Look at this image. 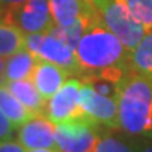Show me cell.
I'll list each match as a JSON object with an SVG mask.
<instances>
[{
	"label": "cell",
	"mask_w": 152,
	"mask_h": 152,
	"mask_svg": "<svg viewBox=\"0 0 152 152\" xmlns=\"http://www.w3.org/2000/svg\"><path fill=\"white\" fill-rule=\"evenodd\" d=\"M27 0H0V13L4 10V9H9V7H14V6H20L23 3H26Z\"/></svg>",
	"instance_id": "22"
},
{
	"label": "cell",
	"mask_w": 152,
	"mask_h": 152,
	"mask_svg": "<svg viewBox=\"0 0 152 152\" xmlns=\"http://www.w3.org/2000/svg\"><path fill=\"white\" fill-rule=\"evenodd\" d=\"M118 130L131 137L152 132V79L128 72L117 89Z\"/></svg>",
	"instance_id": "2"
},
{
	"label": "cell",
	"mask_w": 152,
	"mask_h": 152,
	"mask_svg": "<svg viewBox=\"0 0 152 152\" xmlns=\"http://www.w3.org/2000/svg\"><path fill=\"white\" fill-rule=\"evenodd\" d=\"M18 142L26 151L31 149H56L55 124L44 113H35L18 130Z\"/></svg>",
	"instance_id": "8"
},
{
	"label": "cell",
	"mask_w": 152,
	"mask_h": 152,
	"mask_svg": "<svg viewBox=\"0 0 152 152\" xmlns=\"http://www.w3.org/2000/svg\"><path fill=\"white\" fill-rule=\"evenodd\" d=\"M79 76L83 80L106 79L120 83L128 73L130 49L110 31L102 20L93 23L80 37L75 48Z\"/></svg>",
	"instance_id": "1"
},
{
	"label": "cell",
	"mask_w": 152,
	"mask_h": 152,
	"mask_svg": "<svg viewBox=\"0 0 152 152\" xmlns=\"http://www.w3.org/2000/svg\"><path fill=\"white\" fill-rule=\"evenodd\" d=\"M137 152H152V140H134L132 141Z\"/></svg>",
	"instance_id": "21"
},
{
	"label": "cell",
	"mask_w": 152,
	"mask_h": 152,
	"mask_svg": "<svg viewBox=\"0 0 152 152\" xmlns=\"http://www.w3.org/2000/svg\"><path fill=\"white\" fill-rule=\"evenodd\" d=\"M100 18L110 31H113L127 49H134L147 30L131 14L124 4L117 0H93Z\"/></svg>",
	"instance_id": "3"
},
{
	"label": "cell",
	"mask_w": 152,
	"mask_h": 152,
	"mask_svg": "<svg viewBox=\"0 0 152 152\" xmlns=\"http://www.w3.org/2000/svg\"><path fill=\"white\" fill-rule=\"evenodd\" d=\"M68 76H69V73L64 68L38 58L37 65H35L33 75H31V79H33L34 85L37 86L38 92L41 93V96L45 100H48L68 80Z\"/></svg>",
	"instance_id": "11"
},
{
	"label": "cell",
	"mask_w": 152,
	"mask_h": 152,
	"mask_svg": "<svg viewBox=\"0 0 152 152\" xmlns=\"http://www.w3.org/2000/svg\"><path fill=\"white\" fill-rule=\"evenodd\" d=\"M141 23L144 28L152 30V0H117Z\"/></svg>",
	"instance_id": "17"
},
{
	"label": "cell",
	"mask_w": 152,
	"mask_h": 152,
	"mask_svg": "<svg viewBox=\"0 0 152 152\" xmlns=\"http://www.w3.org/2000/svg\"><path fill=\"white\" fill-rule=\"evenodd\" d=\"M0 152H26V149L21 147L18 141L6 140V141H0Z\"/></svg>",
	"instance_id": "20"
},
{
	"label": "cell",
	"mask_w": 152,
	"mask_h": 152,
	"mask_svg": "<svg viewBox=\"0 0 152 152\" xmlns=\"http://www.w3.org/2000/svg\"><path fill=\"white\" fill-rule=\"evenodd\" d=\"M26 48V33L0 18V56L9 58Z\"/></svg>",
	"instance_id": "16"
},
{
	"label": "cell",
	"mask_w": 152,
	"mask_h": 152,
	"mask_svg": "<svg viewBox=\"0 0 152 152\" xmlns=\"http://www.w3.org/2000/svg\"><path fill=\"white\" fill-rule=\"evenodd\" d=\"M79 104L85 115L96 124L109 128L120 127L117 100L94 90V87L89 82L82 80L79 87Z\"/></svg>",
	"instance_id": "6"
},
{
	"label": "cell",
	"mask_w": 152,
	"mask_h": 152,
	"mask_svg": "<svg viewBox=\"0 0 152 152\" xmlns=\"http://www.w3.org/2000/svg\"><path fill=\"white\" fill-rule=\"evenodd\" d=\"M147 138H151V140H152V132H151V134H149V135L147 137Z\"/></svg>",
	"instance_id": "25"
},
{
	"label": "cell",
	"mask_w": 152,
	"mask_h": 152,
	"mask_svg": "<svg viewBox=\"0 0 152 152\" xmlns=\"http://www.w3.org/2000/svg\"><path fill=\"white\" fill-rule=\"evenodd\" d=\"M37 61H38L37 56L31 54L26 48L16 52V54H13L9 58H6V69H4V76L1 79V83L31 77L34 68L37 65Z\"/></svg>",
	"instance_id": "13"
},
{
	"label": "cell",
	"mask_w": 152,
	"mask_h": 152,
	"mask_svg": "<svg viewBox=\"0 0 152 152\" xmlns=\"http://www.w3.org/2000/svg\"><path fill=\"white\" fill-rule=\"evenodd\" d=\"M27 152H59L56 149H48V148H41V149H31V151H27Z\"/></svg>",
	"instance_id": "24"
},
{
	"label": "cell",
	"mask_w": 152,
	"mask_h": 152,
	"mask_svg": "<svg viewBox=\"0 0 152 152\" xmlns=\"http://www.w3.org/2000/svg\"><path fill=\"white\" fill-rule=\"evenodd\" d=\"M0 110L14 127L23 125L35 114L28 110L4 85H0Z\"/></svg>",
	"instance_id": "15"
},
{
	"label": "cell",
	"mask_w": 152,
	"mask_h": 152,
	"mask_svg": "<svg viewBox=\"0 0 152 152\" xmlns=\"http://www.w3.org/2000/svg\"><path fill=\"white\" fill-rule=\"evenodd\" d=\"M4 69H6V58L0 56V83H1V79L4 76Z\"/></svg>",
	"instance_id": "23"
},
{
	"label": "cell",
	"mask_w": 152,
	"mask_h": 152,
	"mask_svg": "<svg viewBox=\"0 0 152 152\" xmlns=\"http://www.w3.org/2000/svg\"><path fill=\"white\" fill-rule=\"evenodd\" d=\"M14 125L10 123V120L6 117L3 111L0 110V141L11 140V137L14 134Z\"/></svg>",
	"instance_id": "19"
},
{
	"label": "cell",
	"mask_w": 152,
	"mask_h": 152,
	"mask_svg": "<svg viewBox=\"0 0 152 152\" xmlns=\"http://www.w3.org/2000/svg\"><path fill=\"white\" fill-rule=\"evenodd\" d=\"M128 71L152 79V30L147 31L128 55Z\"/></svg>",
	"instance_id": "14"
},
{
	"label": "cell",
	"mask_w": 152,
	"mask_h": 152,
	"mask_svg": "<svg viewBox=\"0 0 152 152\" xmlns=\"http://www.w3.org/2000/svg\"><path fill=\"white\" fill-rule=\"evenodd\" d=\"M82 80L68 79L52 97L47 100L44 114L54 124L76 118H87L79 104V87Z\"/></svg>",
	"instance_id": "7"
},
{
	"label": "cell",
	"mask_w": 152,
	"mask_h": 152,
	"mask_svg": "<svg viewBox=\"0 0 152 152\" xmlns=\"http://www.w3.org/2000/svg\"><path fill=\"white\" fill-rule=\"evenodd\" d=\"M0 18L14 24L23 33H49L55 27L48 0H27L0 13Z\"/></svg>",
	"instance_id": "5"
},
{
	"label": "cell",
	"mask_w": 152,
	"mask_h": 152,
	"mask_svg": "<svg viewBox=\"0 0 152 152\" xmlns=\"http://www.w3.org/2000/svg\"><path fill=\"white\" fill-rule=\"evenodd\" d=\"M102 130L89 118L55 124V141L59 152H94Z\"/></svg>",
	"instance_id": "4"
},
{
	"label": "cell",
	"mask_w": 152,
	"mask_h": 152,
	"mask_svg": "<svg viewBox=\"0 0 152 152\" xmlns=\"http://www.w3.org/2000/svg\"><path fill=\"white\" fill-rule=\"evenodd\" d=\"M21 102L28 110L33 113H44L47 100L38 92L37 86L34 85L31 77L28 79H20V80H10L1 83Z\"/></svg>",
	"instance_id": "12"
},
{
	"label": "cell",
	"mask_w": 152,
	"mask_h": 152,
	"mask_svg": "<svg viewBox=\"0 0 152 152\" xmlns=\"http://www.w3.org/2000/svg\"><path fill=\"white\" fill-rule=\"evenodd\" d=\"M56 26H69L80 18H100L93 0H48Z\"/></svg>",
	"instance_id": "10"
},
{
	"label": "cell",
	"mask_w": 152,
	"mask_h": 152,
	"mask_svg": "<svg viewBox=\"0 0 152 152\" xmlns=\"http://www.w3.org/2000/svg\"><path fill=\"white\" fill-rule=\"evenodd\" d=\"M37 58L64 68L69 75H79V65L75 49L51 33L44 34L37 52Z\"/></svg>",
	"instance_id": "9"
},
{
	"label": "cell",
	"mask_w": 152,
	"mask_h": 152,
	"mask_svg": "<svg viewBox=\"0 0 152 152\" xmlns=\"http://www.w3.org/2000/svg\"><path fill=\"white\" fill-rule=\"evenodd\" d=\"M94 152H137V149L132 141H125L121 137L102 131Z\"/></svg>",
	"instance_id": "18"
}]
</instances>
